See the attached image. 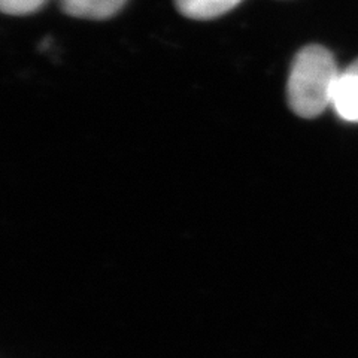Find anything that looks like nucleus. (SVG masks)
Wrapping results in <instances>:
<instances>
[{
  "label": "nucleus",
  "instance_id": "f257e3e1",
  "mask_svg": "<svg viewBox=\"0 0 358 358\" xmlns=\"http://www.w3.org/2000/svg\"><path fill=\"white\" fill-rule=\"evenodd\" d=\"M341 71L333 54L321 45H306L293 59L287 83L291 110L301 118H317L331 108Z\"/></svg>",
  "mask_w": 358,
  "mask_h": 358
},
{
  "label": "nucleus",
  "instance_id": "f03ea898",
  "mask_svg": "<svg viewBox=\"0 0 358 358\" xmlns=\"http://www.w3.org/2000/svg\"><path fill=\"white\" fill-rule=\"evenodd\" d=\"M331 108L343 121L358 122V59L341 71L334 85Z\"/></svg>",
  "mask_w": 358,
  "mask_h": 358
},
{
  "label": "nucleus",
  "instance_id": "7ed1b4c3",
  "mask_svg": "<svg viewBox=\"0 0 358 358\" xmlns=\"http://www.w3.org/2000/svg\"><path fill=\"white\" fill-rule=\"evenodd\" d=\"M127 0H59L64 14L84 20H108L117 15Z\"/></svg>",
  "mask_w": 358,
  "mask_h": 358
},
{
  "label": "nucleus",
  "instance_id": "20e7f679",
  "mask_svg": "<svg viewBox=\"0 0 358 358\" xmlns=\"http://www.w3.org/2000/svg\"><path fill=\"white\" fill-rule=\"evenodd\" d=\"M242 0H175V6L187 18L206 21L230 13Z\"/></svg>",
  "mask_w": 358,
  "mask_h": 358
},
{
  "label": "nucleus",
  "instance_id": "39448f33",
  "mask_svg": "<svg viewBox=\"0 0 358 358\" xmlns=\"http://www.w3.org/2000/svg\"><path fill=\"white\" fill-rule=\"evenodd\" d=\"M47 0H0V9L6 15H30L39 10Z\"/></svg>",
  "mask_w": 358,
  "mask_h": 358
}]
</instances>
